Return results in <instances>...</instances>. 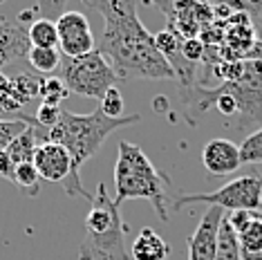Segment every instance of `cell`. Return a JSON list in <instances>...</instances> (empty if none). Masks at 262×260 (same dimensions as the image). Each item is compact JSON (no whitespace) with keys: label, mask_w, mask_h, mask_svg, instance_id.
I'll return each mask as SVG.
<instances>
[{"label":"cell","mask_w":262,"mask_h":260,"mask_svg":"<svg viewBox=\"0 0 262 260\" xmlns=\"http://www.w3.org/2000/svg\"><path fill=\"white\" fill-rule=\"evenodd\" d=\"M103 16V36L97 50L108 58L119 79H175L170 63L155 47V34L144 27L133 0L88 3Z\"/></svg>","instance_id":"1"},{"label":"cell","mask_w":262,"mask_h":260,"mask_svg":"<svg viewBox=\"0 0 262 260\" xmlns=\"http://www.w3.org/2000/svg\"><path fill=\"white\" fill-rule=\"evenodd\" d=\"M139 121V115H128V117H119V119H110L105 117L101 108H97L90 115H74V112L63 110L61 119L54 128L50 130H38L36 126V137L38 144L45 141H54L61 144L65 150L72 157V168L74 175L81 177V166L92 159L101 150L103 141L110 137L115 130L133 126Z\"/></svg>","instance_id":"2"},{"label":"cell","mask_w":262,"mask_h":260,"mask_svg":"<svg viewBox=\"0 0 262 260\" xmlns=\"http://www.w3.org/2000/svg\"><path fill=\"white\" fill-rule=\"evenodd\" d=\"M115 202L121 204L126 200H148L157 211L159 220L168 222V177L150 162V157L137 144L119 141V155L115 164Z\"/></svg>","instance_id":"3"},{"label":"cell","mask_w":262,"mask_h":260,"mask_svg":"<svg viewBox=\"0 0 262 260\" xmlns=\"http://www.w3.org/2000/svg\"><path fill=\"white\" fill-rule=\"evenodd\" d=\"M83 227L85 235L79 249V260H130L126 249V224L119 204L108 195L103 182L97 184Z\"/></svg>","instance_id":"4"},{"label":"cell","mask_w":262,"mask_h":260,"mask_svg":"<svg viewBox=\"0 0 262 260\" xmlns=\"http://www.w3.org/2000/svg\"><path fill=\"white\" fill-rule=\"evenodd\" d=\"M61 81L70 92L90 99H103V94L117 88L121 79L112 70L108 58L94 50L92 54L81 58H65L61 61Z\"/></svg>","instance_id":"5"},{"label":"cell","mask_w":262,"mask_h":260,"mask_svg":"<svg viewBox=\"0 0 262 260\" xmlns=\"http://www.w3.org/2000/svg\"><path fill=\"white\" fill-rule=\"evenodd\" d=\"M188 204L220 206L222 211L229 209L231 213L233 211H258L262 209V177L240 175L211 193H188L172 198V209L175 211Z\"/></svg>","instance_id":"6"},{"label":"cell","mask_w":262,"mask_h":260,"mask_svg":"<svg viewBox=\"0 0 262 260\" xmlns=\"http://www.w3.org/2000/svg\"><path fill=\"white\" fill-rule=\"evenodd\" d=\"M34 166H36L40 180L63 184L65 193H68L70 198H85L92 202L94 195L88 193L81 184V177L74 175L72 157H70V153L65 150L61 144H54V141L38 144L36 153H34Z\"/></svg>","instance_id":"7"},{"label":"cell","mask_w":262,"mask_h":260,"mask_svg":"<svg viewBox=\"0 0 262 260\" xmlns=\"http://www.w3.org/2000/svg\"><path fill=\"white\" fill-rule=\"evenodd\" d=\"M58 29V52L65 58H81L88 56L97 50V40H94L90 20L83 11L70 9L63 11L56 18Z\"/></svg>","instance_id":"8"},{"label":"cell","mask_w":262,"mask_h":260,"mask_svg":"<svg viewBox=\"0 0 262 260\" xmlns=\"http://www.w3.org/2000/svg\"><path fill=\"white\" fill-rule=\"evenodd\" d=\"M222 218L224 211L220 206H208V211L200 218L195 231L188 235V260H215Z\"/></svg>","instance_id":"9"},{"label":"cell","mask_w":262,"mask_h":260,"mask_svg":"<svg viewBox=\"0 0 262 260\" xmlns=\"http://www.w3.org/2000/svg\"><path fill=\"white\" fill-rule=\"evenodd\" d=\"M202 164L211 175H231L242 166V157H240V144L231 139H211L204 144L202 150Z\"/></svg>","instance_id":"10"},{"label":"cell","mask_w":262,"mask_h":260,"mask_svg":"<svg viewBox=\"0 0 262 260\" xmlns=\"http://www.w3.org/2000/svg\"><path fill=\"white\" fill-rule=\"evenodd\" d=\"M32 43H29V34L20 23L0 20V72L7 65L20 61L29 56Z\"/></svg>","instance_id":"11"},{"label":"cell","mask_w":262,"mask_h":260,"mask_svg":"<svg viewBox=\"0 0 262 260\" xmlns=\"http://www.w3.org/2000/svg\"><path fill=\"white\" fill-rule=\"evenodd\" d=\"M168 256H170L168 242L148 227L139 231V235L133 242V249H130V258L133 260H168Z\"/></svg>","instance_id":"12"},{"label":"cell","mask_w":262,"mask_h":260,"mask_svg":"<svg viewBox=\"0 0 262 260\" xmlns=\"http://www.w3.org/2000/svg\"><path fill=\"white\" fill-rule=\"evenodd\" d=\"M34 123L23 135H18V137L11 141L9 148H7L11 162H14L16 166H18V164L34 162V153H36V148H38V137H36V128H34Z\"/></svg>","instance_id":"13"},{"label":"cell","mask_w":262,"mask_h":260,"mask_svg":"<svg viewBox=\"0 0 262 260\" xmlns=\"http://www.w3.org/2000/svg\"><path fill=\"white\" fill-rule=\"evenodd\" d=\"M32 47H45V50H58V29L56 23L50 18H36L27 29Z\"/></svg>","instance_id":"14"},{"label":"cell","mask_w":262,"mask_h":260,"mask_svg":"<svg viewBox=\"0 0 262 260\" xmlns=\"http://www.w3.org/2000/svg\"><path fill=\"white\" fill-rule=\"evenodd\" d=\"M9 79V76H7ZM40 83H43V79L36 74H29V72H23V74H16L9 79V85L11 90H14L16 99L23 103V108L32 101V99H36L40 94Z\"/></svg>","instance_id":"15"},{"label":"cell","mask_w":262,"mask_h":260,"mask_svg":"<svg viewBox=\"0 0 262 260\" xmlns=\"http://www.w3.org/2000/svg\"><path fill=\"white\" fill-rule=\"evenodd\" d=\"M215 260H242L240 245H237V235L233 227L229 224L226 215L220 222V233H217V253Z\"/></svg>","instance_id":"16"},{"label":"cell","mask_w":262,"mask_h":260,"mask_svg":"<svg viewBox=\"0 0 262 260\" xmlns=\"http://www.w3.org/2000/svg\"><path fill=\"white\" fill-rule=\"evenodd\" d=\"M29 65H32L36 72L40 74H52L54 70L61 68V61H63V54L58 50H45V47H32L29 50V56H27Z\"/></svg>","instance_id":"17"},{"label":"cell","mask_w":262,"mask_h":260,"mask_svg":"<svg viewBox=\"0 0 262 260\" xmlns=\"http://www.w3.org/2000/svg\"><path fill=\"white\" fill-rule=\"evenodd\" d=\"M237 235V245H240L242 253H255L262 251V218L255 215L247 227L242 229Z\"/></svg>","instance_id":"18"},{"label":"cell","mask_w":262,"mask_h":260,"mask_svg":"<svg viewBox=\"0 0 262 260\" xmlns=\"http://www.w3.org/2000/svg\"><path fill=\"white\" fill-rule=\"evenodd\" d=\"M32 123L34 117H25V115L18 117V119H0V150H7L11 141L25 133Z\"/></svg>","instance_id":"19"},{"label":"cell","mask_w":262,"mask_h":260,"mask_svg":"<svg viewBox=\"0 0 262 260\" xmlns=\"http://www.w3.org/2000/svg\"><path fill=\"white\" fill-rule=\"evenodd\" d=\"M14 182L18 188H23V191H27L29 195H38V186H40V175L36 166H34V162H27V164H18L14 170Z\"/></svg>","instance_id":"20"},{"label":"cell","mask_w":262,"mask_h":260,"mask_svg":"<svg viewBox=\"0 0 262 260\" xmlns=\"http://www.w3.org/2000/svg\"><path fill=\"white\" fill-rule=\"evenodd\" d=\"M70 94V90L65 88L61 81V76H45L40 83V103H50V105H61L65 101V97Z\"/></svg>","instance_id":"21"},{"label":"cell","mask_w":262,"mask_h":260,"mask_svg":"<svg viewBox=\"0 0 262 260\" xmlns=\"http://www.w3.org/2000/svg\"><path fill=\"white\" fill-rule=\"evenodd\" d=\"M240 157L242 164H260L262 162V126L251 133L249 137H244L240 144Z\"/></svg>","instance_id":"22"},{"label":"cell","mask_w":262,"mask_h":260,"mask_svg":"<svg viewBox=\"0 0 262 260\" xmlns=\"http://www.w3.org/2000/svg\"><path fill=\"white\" fill-rule=\"evenodd\" d=\"M155 47H157L159 54H162L166 61H168L170 56L180 54L182 38L177 36L172 29H164V32H157V34H155Z\"/></svg>","instance_id":"23"},{"label":"cell","mask_w":262,"mask_h":260,"mask_svg":"<svg viewBox=\"0 0 262 260\" xmlns=\"http://www.w3.org/2000/svg\"><path fill=\"white\" fill-rule=\"evenodd\" d=\"M61 115H63V108L61 105H50V103H40L38 105V110H36V115H34V126H36L38 130H50V128H54L58 119H61Z\"/></svg>","instance_id":"24"},{"label":"cell","mask_w":262,"mask_h":260,"mask_svg":"<svg viewBox=\"0 0 262 260\" xmlns=\"http://www.w3.org/2000/svg\"><path fill=\"white\" fill-rule=\"evenodd\" d=\"M101 112H103L105 117H110V119H119V117H123V97L121 92H119V88H112L103 94V99H101Z\"/></svg>","instance_id":"25"},{"label":"cell","mask_w":262,"mask_h":260,"mask_svg":"<svg viewBox=\"0 0 262 260\" xmlns=\"http://www.w3.org/2000/svg\"><path fill=\"white\" fill-rule=\"evenodd\" d=\"M204 43H202L200 38H186V40H182V47H180V52H182V56L186 58L188 63H193V65H198L202 58H204Z\"/></svg>","instance_id":"26"},{"label":"cell","mask_w":262,"mask_h":260,"mask_svg":"<svg viewBox=\"0 0 262 260\" xmlns=\"http://www.w3.org/2000/svg\"><path fill=\"white\" fill-rule=\"evenodd\" d=\"M255 215H258L255 211H233V213L226 218V220H229V224L233 227V231H235V233H240L242 229L247 227V224L251 222Z\"/></svg>","instance_id":"27"},{"label":"cell","mask_w":262,"mask_h":260,"mask_svg":"<svg viewBox=\"0 0 262 260\" xmlns=\"http://www.w3.org/2000/svg\"><path fill=\"white\" fill-rule=\"evenodd\" d=\"M14 170H16V164L11 162L9 153L7 150H0V177L3 180H14Z\"/></svg>","instance_id":"28"},{"label":"cell","mask_w":262,"mask_h":260,"mask_svg":"<svg viewBox=\"0 0 262 260\" xmlns=\"http://www.w3.org/2000/svg\"><path fill=\"white\" fill-rule=\"evenodd\" d=\"M242 253V251H240ZM242 260H262V251H255V253H242Z\"/></svg>","instance_id":"29"},{"label":"cell","mask_w":262,"mask_h":260,"mask_svg":"<svg viewBox=\"0 0 262 260\" xmlns=\"http://www.w3.org/2000/svg\"><path fill=\"white\" fill-rule=\"evenodd\" d=\"M5 79H7V76H5L3 72H0V85H3V83H5Z\"/></svg>","instance_id":"30"},{"label":"cell","mask_w":262,"mask_h":260,"mask_svg":"<svg viewBox=\"0 0 262 260\" xmlns=\"http://www.w3.org/2000/svg\"><path fill=\"white\" fill-rule=\"evenodd\" d=\"M0 119H3V115H0Z\"/></svg>","instance_id":"31"}]
</instances>
